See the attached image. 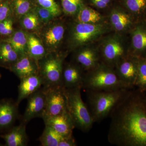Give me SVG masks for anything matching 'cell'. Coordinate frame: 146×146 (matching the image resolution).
Masks as SVG:
<instances>
[{"label":"cell","mask_w":146,"mask_h":146,"mask_svg":"<svg viewBox=\"0 0 146 146\" xmlns=\"http://www.w3.org/2000/svg\"><path fill=\"white\" fill-rule=\"evenodd\" d=\"M110 0H91L94 5L100 8H104L107 6Z\"/></svg>","instance_id":"36"},{"label":"cell","mask_w":146,"mask_h":146,"mask_svg":"<svg viewBox=\"0 0 146 146\" xmlns=\"http://www.w3.org/2000/svg\"><path fill=\"white\" fill-rule=\"evenodd\" d=\"M12 16L10 0H4L0 5V23Z\"/></svg>","instance_id":"34"},{"label":"cell","mask_w":146,"mask_h":146,"mask_svg":"<svg viewBox=\"0 0 146 146\" xmlns=\"http://www.w3.org/2000/svg\"><path fill=\"white\" fill-rule=\"evenodd\" d=\"M135 86H138L141 91H146V59H138V74Z\"/></svg>","instance_id":"28"},{"label":"cell","mask_w":146,"mask_h":146,"mask_svg":"<svg viewBox=\"0 0 146 146\" xmlns=\"http://www.w3.org/2000/svg\"><path fill=\"white\" fill-rule=\"evenodd\" d=\"M42 119L45 125L50 127L62 136L73 135V130L75 127L67 111L57 116L44 117Z\"/></svg>","instance_id":"12"},{"label":"cell","mask_w":146,"mask_h":146,"mask_svg":"<svg viewBox=\"0 0 146 146\" xmlns=\"http://www.w3.org/2000/svg\"><path fill=\"white\" fill-rule=\"evenodd\" d=\"M105 28L101 24L77 22L73 26L70 34V42L74 48L88 44L104 33Z\"/></svg>","instance_id":"7"},{"label":"cell","mask_w":146,"mask_h":146,"mask_svg":"<svg viewBox=\"0 0 146 146\" xmlns=\"http://www.w3.org/2000/svg\"><path fill=\"white\" fill-rule=\"evenodd\" d=\"M76 142L73 135L68 136H64L63 139L59 142L58 146H77Z\"/></svg>","instance_id":"35"},{"label":"cell","mask_w":146,"mask_h":146,"mask_svg":"<svg viewBox=\"0 0 146 146\" xmlns=\"http://www.w3.org/2000/svg\"><path fill=\"white\" fill-rule=\"evenodd\" d=\"M9 69L20 79L39 74L38 62L28 54L19 56L18 60Z\"/></svg>","instance_id":"13"},{"label":"cell","mask_w":146,"mask_h":146,"mask_svg":"<svg viewBox=\"0 0 146 146\" xmlns=\"http://www.w3.org/2000/svg\"><path fill=\"white\" fill-rule=\"evenodd\" d=\"M19 55L11 45L2 40L0 42V64L9 69L18 60Z\"/></svg>","instance_id":"21"},{"label":"cell","mask_w":146,"mask_h":146,"mask_svg":"<svg viewBox=\"0 0 146 146\" xmlns=\"http://www.w3.org/2000/svg\"><path fill=\"white\" fill-rule=\"evenodd\" d=\"M64 137L50 127L45 125L44 129L39 141L42 146H58L59 142Z\"/></svg>","instance_id":"24"},{"label":"cell","mask_w":146,"mask_h":146,"mask_svg":"<svg viewBox=\"0 0 146 146\" xmlns=\"http://www.w3.org/2000/svg\"><path fill=\"white\" fill-rule=\"evenodd\" d=\"M138 60L125 57L115 67L119 78L129 89L135 85L138 74Z\"/></svg>","instance_id":"10"},{"label":"cell","mask_w":146,"mask_h":146,"mask_svg":"<svg viewBox=\"0 0 146 146\" xmlns=\"http://www.w3.org/2000/svg\"><path fill=\"white\" fill-rule=\"evenodd\" d=\"M82 89L96 91L129 89L120 80L114 68L102 63L85 74Z\"/></svg>","instance_id":"3"},{"label":"cell","mask_w":146,"mask_h":146,"mask_svg":"<svg viewBox=\"0 0 146 146\" xmlns=\"http://www.w3.org/2000/svg\"><path fill=\"white\" fill-rule=\"evenodd\" d=\"M130 90L122 89L113 91H86L89 111L94 122L101 121L110 116L112 110Z\"/></svg>","instance_id":"2"},{"label":"cell","mask_w":146,"mask_h":146,"mask_svg":"<svg viewBox=\"0 0 146 146\" xmlns=\"http://www.w3.org/2000/svg\"><path fill=\"white\" fill-rule=\"evenodd\" d=\"M14 21L13 16H11L0 23V35L8 36L13 33V24Z\"/></svg>","instance_id":"32"},{"label":"cell","mask_w":146,"mask_h":146,"mask_svg":"<svg viewBox=\"0 0 146 146\" xmlns=\"http://www.w3.org/2000/svg\"><path fill=\"white\" fill-rule=\"evenodd\" d=\"M27 124L21 122L19 125L13 127L5 135H0L5 142L6 146L27 145L29 138L26 132Z\"/></svg>","instance_id":"17"},{"label":"cell","mask_w":146,"mask_h":146,"mask_svg":"<svg viewBox=\"0 0 146 146\" xmlns=\"http://www.w3.org/2000/svg\"><path fill=\"white\" fill-rule=\"evenodd\" d=\"M110 117L109 143L117 146H146V98L130 90Z\"/></svg>","instance_id":"1"},{"label":"cell","mask_w":146,"mask_h":146,"mask_svg":"<svg viewBox=\"0 0 146 146\" xmlns=\"http://www.w3.org/2000/svg\"><path fill=\"white\" fill-rule=\"evenodd\" d=\"M65 27L61 22L55 19L42 26L36 34L44 46L48 53L58 52L64 38Z\"/></svg>","instance_id":"6"},{"label":"cell","mask_w":146,"mask_h":146,"mask_svg":"<svg viewBox=\"0 0 146 146\" xmlns=\"http://www.w3.org/2000/svg\"><path fill=\"white\" fill-rule=\"evenodd\" d=\"M125 57L123 48L120 42L116 39H110L103 48L102 63L112 68H115L117 63Z\"/></svg>","instance_id":"14"},{"label":"cell","mask_w":146,"mask_h":146,"mask_svg":"<svg viewBox=\"0 0 146 146\" xmlns=\"http://www.w3.org/2000/svg\"><path fill=\"white\" fill-rule=\"evenodd\" d=\"M27 50V54L37 62L48 54L41 39L33 33L28 32Z\"/></svg>","instance_id":"19"},{"label":"cell","mask_w":146,"mask_h":146,"mask_svg":"<svg viewBox=\"0 0 146 146\" xmlns=\"http://www.w3.org/2000/svg\"><path fill=\"white\" fill-rule=\"evenodd\" d=\"M22 29L29 33H36L42 26L34 10H32L19 19Z\"/></svg>","instance_id":"23"},{"label":"cell","mask_w":146,"mask_h":146,"mask_svg":"<svg viewBox=\"0 0 146 146\" xmlns=\"http://www.w3.org/2000/svg\"><path fill=\"white\" fill-rule=\"evenodd\" d=\"M110 21L114 28L121 31L127 29L131 24V21L129 15L119 10H114L110 16Z\"/></svg>","instance_id":"25"},{"label":"cell","mask_w":146,"mask_h":146,"mask_svg":"<svg viewBox=\"0 0 146 146\" xmlns=\"http://www.w3.org/2000/svg\"><path fill=\"white\" fill-rule=\"evenodd\" d=\"M43 88L46 92V106L42 118L57 116L66 112L67 99L65 87L63 85H57Z\"/></svg>","instance_id":"8"},{"label":"cell","mask_w":146,"mask_h":146,"mask_svg":"<svg viewBox=\"0 0 146 146\" xmlns=\"http://www.w3.org/2000/svg\"><path fill=\"white\" fill-rule=\"evenodd\" d=\"M28 34V32L20 29L14 31L11 35L3 40L9 43L20 56L27 54Z\"/></svg>","instance_id":"20"},{"label":"cell","mask_w":146,"mask_h":146,"mask_svg":"<svg viewBox=\"0 0 146 146\" xmlns=\"http://www.w3.org/2000/svg\"><path fill=\"white\" fill-rule=\"evenodd\" d=\"M36 5L50 11L57 17L61 13V10L55 0H35Z\"/></svg>","instance_id":"31"},{"label":"cell","mask_w":146,"mask_h":146,"mask_svg":"<svg viewBox=\"0 0 146 146\" xmlns=\"http://www.w3.org/2000/svg\"><path fill=\"white\" fill-rule=\"evenodd\" d=\"M18 86V96L16 102L19 105L22 101L42 88L44 82L39 74L33 75L20 79Z\"/></svg>","instance_id":"16"},{"label":"cell","mask_w":146,"mask_h":146,"mask_svg":"<svg viewBox=\"0 0 146 146\" xmlns=\"http://www.w3.org/2000/svg\"><path fill=\"white\" fill-rule=\"evenodd\" d=\"M27 104L21 122L27 124L34 118H43L46 109V94L43 86L27 98Z\"/></svg>","instance_id":"9"},{"label":"cell","mask_w":146,"mask_h":146,"mask_svg":"<svg viewBox=\"0 0 146 146\" xmlns=\"http://www.w3.org/2000/svg\"><path fill=\"white\" fill-rule=\"evenodd\" d=\"M65 56L58 52L49 53L38 62L39 74L45 88L63 85V71Z\"/></svg>","instance_id":"5"},{"label":"cell","mask_w":146,"mask_h":146,"mask_svg":"<svg viewBox=\"0 0 146 146\" xmlns=\"http://www.w3.org/2000/svg\"><path fill=\"white\" fill-rule=\"evenodd\" d=\"M102 19L101 15L92 9L82 5L77 13V19L78 23L96 24Z\"/></svg>","instance_id":"26"},{"label":"cell","mask_w":146,"mask_h":146,"mask_svg":"<svg viewBox=\"0 0 146 146\" xmlns=\"http://www.w3.org/2000/svg\"><path fill=\"white\" fill-rule=\"evenodd\" d=\"M33 10L38 16L42 25L49 23L56 18V16L49 10L37 5L35 6Z\"/></svg>","instance_id":"29"},{"label":"cell","mask_w":146,"mask_h":146,"mask_svg":"<svg viewBox=\"0 0 146 146\" xmlns=\"http://www.w3.org/2000/svg\"><path fill=\"white\" fill-rule=\"evenodd\" d=\"M1 75L0 74V78H1Z\"/></svg>","instance_id":"38"},{"label":"cell","mask_w":146,"mask_h":146,"mask_svg":"<svg viewBox=\"0 0 146 146\" xmlns=\"http://www.w3.org/2000/svg\"><path fill=\"white\" fill-rule=\"evenodd\" d=\"M80 87L65 89L67 111L75 127L84 132H89L94 123L87 106L82 98Z\"/></svg>","instance_id":"4"},{"label":"cell","mask_w":146,"mask_h":146,"mask_svg":"<svg viewBox=\"0 0 146 146\" xmlns=\"http://www.w3.org/2000/svg\"><path fill=\"white\" fill-rule=\"evenodd\" d=\"M83 69L77 64L64 65L62 84L65 89L80 87L82 88L84 74Z\"/></svg>","instance_id":"15"},{"label":"cell","mask_w":146,"mask_h":146,"mask_svg":"<svg viewBox=\"0 0 146 146\" xmlns=\"http://www.w3.org/2000/svg\"><path fill=\"white\" fill-rule=\"evenodd\" d=\"M14 20L19 21L22 17L33 10L36 5L35 0H10Z\"/></svg>","instance_id":"22"},{"label":"cell","mask_w":146,"mask_h":146,"mask_svg":"<svg viewBox=\"0 0 146 146\" xmlns=\"http://www.w3.org/2000/svg\"><path fill=\"white\" fill-rule=\"evenodd\" d=\"M19 105L11 99L0 100V130L12 127L19 117Z\"/></svg>","instance_id":"11"},{"label":"cell","mask_w":146,"mask_h":146,"mask_svg":"<svg viewBox=\"0 0 146 146\" xmlns=\"http://www.w3.org/2000/svg\"><path fill=\"white\" fill-rule=\"evenodd\" d=\"M127 8L134 13H140L146 7V0H127Z\"/></svg>","instance_id":"33"},{"label":"cell","mask_w":146,"mask_h":146,"mask_svg":"<svg viewBox=\"0 0 146 146\" xmlns=\"http://www.w3.org/2000/svg\"><path fill=\"white\" fill-rule=\"evenodd\" d=\"M132 43L133 48L138 52L146 50V29L139 27L134 30L132 35Z\"/></svg>","instance_id":"27"},{"label":"cell","mask_w":146,"mask_h":146,"mask_svg":"<svg viewBox=\"0 0 146 146\" xmlns=\"http://www.w3.org/2000/svg\"><path fill=\"white\" fill-rule=\"evenodd\" d=\"M4 0H0V5L3 2V1Z\"/></svg>","instance_id":"37"},{"label":"cell","mask_w":146,"mask_h":146,"mask_svg":"<svg viewBox=\"0 0 146 146\" xmlns=\"http://www.w3.org/2000/svg\"><path fill=\"white\" fill-rule=\"evenodd\" d=\"M63 11L68 15L76 14L82 5V0H61Z\"/></svg>","instance_id":"30"},{"label":"cell","mask_w":146,"mask_h":146,"mask_svg":"<svg viewBox=\"0 0 146 146\" xmlns=\"http://www.w3.org/2000/svg\"><path fill=\"white\" fill-rule=\"evenodd\" d=\"M99 59V56L96 52L88 48L79 51L75 56L77 64L87 72L94 69L100 64Z\"/></svg>","instance_id":"18"}]
</instances>
